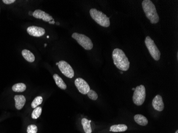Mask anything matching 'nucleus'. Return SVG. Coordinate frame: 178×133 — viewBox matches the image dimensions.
<instances>
[{
	"label": "nucleus",
	"instance_id": "obj_16",
	"mask_svg": "<svg viewBox=\"0 0 178 133\" xmlns=\"http://www.w3.org/2000/svg\"><path fill=\"white\" fill-rule=\"evenodd\" d=\"M127 129V127L124 124H119L111 126L110 128V131L113 132H123L126 131Z\"/></svg>",
	"mask_w": 178,
	"mask_h": 133
},
{
	"label": "nucleus",
	"instance_id": "obj_20",
	"mask_svg": "<svg viewBox=\"0 0 178 133\" xmlns=\"http://www.w3.org/2000/svg\"><path fill=\"white\" fill-rule=\"evenodd\" d=\"M42 108L40 107H38L34 109V110L32 113V118L33 119H38V118L40 117V115H41Z\"/></svg>",
	"mask_w": 178,
	"mask_h": 133
},
{
	"label": "nucleus",
	"instance_id": "obj_27",
	"mask_svg": "<svg viewBox=\"0 0 178 133\" xmlns=\"http://www.w3.org/2000/svg\"><path fill=\"white\" fill-rule=\"evenodd\" d=\"M176 133H178V130H176Z\"/></svg>",
	"mask_w": 178,
	"mask_h": 133
},
{
	"label": "nucleus",
	"instance_id": "obj_23",
	"mask_svg": "<svg viewBox=\"0 0 178 133\" xmlns=\"http://www.w3.org/2000/svg\"><path fill=\"white\" fill-rule=\"evenodd\" d=\"M2 2L6 4H10L14 3V2H16L15 0H3Z\"/></svg>",
	"mask_w": 178,
	"mask_h": 133
},
{
	"label": "nucleus",
	"instance_id": "obj_18",
	"mask_svg": "<svg viewBox=\"0 0 178 133\" xmlns=\"http://www.w3.org/2000/svg\"><path fill=\"white\" fill-rule=\"evenodd\" d=\"M26 89V85L22 83L16 84L12 87V89L14 92H23Z\"/></svg>",
	"mask_w": 178,
	"mask_h": 133
},
{
	"label": "nucleus",
	"instance_id": "obj_19",
	"mask_svg": "<svg viewBox=\"0 0 178 133\" xmlns=\"http://www.w3.org/2000/svg\"><path fill=\"white\" fill-rule=\"evenodd\" d=\"M42 102H43V97H42V96H38L36 97L34 99V100L32 102V104H31L32 108L35 109L36 108L38 107V105L42 104Z\"/></svg>",
	"mask_w": 178,
	"mask_h": 133
},
{
	"label": "nucleus",
	"instance_id": "obj_6",
	"mask_svg": "<svg viewBox=\"0 0 178 133\" xmlns=\"http://www.w3.org/2000/svg\"><path fill=\"white\" fill-rule=\"evenodd\" d=\"M146 99V89L143 85L138 86L135 88L133 96V101L136 105H141Z\"/></svg>",
	"mask_w": 178,
	"mask_h": 133
},
{
	"label": "nucleus",
	"instance_id": "obj_1",
	"mask_svg": "<svg viewBox=\"0 0 178 133\" xmlns=\"http://www.w3.org/2000/svg\"><path fill=\"white\" fill-rule=\"evenodd\" d=\"M114 64L119 70L127 71L130 68V62L124 52L119 49H115L112 54Z\"/></svg>",
	"mask_w": 178,
	"mask_h": 133
},
{
	"label": "nucleus",
	"instance_id": "obj_10",
	"mask_svg": "<svg viewBox=\"0 0 178 133\" xmlns=\"http://www.w3.org/2000/svg\"><path fill=\"white\" fill-rule=\"evenodd\" d=\"M33 16L34 18L39 19H42L46 22H49L51 20H54L51 16H50L49 14L41 10H35L33 14Z\"/></svg>",
	"mask_w": 178,
	"mask_h": 133
},
{
	"label": "nucleus",
	"instance_id": "obj_25",
	"mask_svg": "<svg viewBox=\"0 0 178 133\" xmlns=\"http://www.w3.org/2000/svg\"><path fill=\"white\" fill-rule=\"evenodd\" d=\"M33 12H29V14H30V15H32V16H33Z\"/></svg>",
	"mask_w": 178,
	"mask_h": 133
},
{
	"label": "nucleus",
	"instance_id": "obj_5",
	"mask_svg": "<svg viewBox=\"0 0 178 133\" xmlns=\"http://www.w3.org/2000/svg\"><path fill=\"white\" fill-rule=\"evenodd\" d=\"M144 43L152 58L156 61H158L160 59V51L158 50L154 41L149 36H147Z\"/></svg>",
	"mask_w": 178,
	"mask_h": 133
},
{
	"label": "nucleus",
	"instance_id": "obj_17",
	"mask_svg": "<svg viewBox=\"0 0 178 133\" xmlns=\"http://www.w3.org/2000/svg\"><path fill=\"white\" fill-rule=\"evenodd\" d=\"M91 122V120H89L86 118H83L82 119V125L83 126V129L85 133H92V128L90 125Z\"/></svg>",
	"mask_w": 178,
	"mask_h": 133
},
{
	"label": "nucleus",
	"instance_id": "obj_9",
	"mask_svg": "<svg viewBox=\"0 0 178 133\" xmlns=\"http://www.w3.org/2000/svg\"><path fill=\"white\" fill-rule=\"evenodd\" d=\"M28 34L34 37H41L46 33V30L42 27L38 26H30L27 29Z\"/></svg>",
	"mask_w": 178,
	"mask_h": 133
},
{
	"label": "nucleus",
	"instance_id": "obj_12",
	"mask_svg": "<svg viewBox=\"0 0 178 133\" xmlns=\"http://www.w3.org/2000/svg\"><path fill=\"white\" fill-rule=\"evenodd\" d=\"M14 100L15 101V107L17 110H21L24 107L26 103V98L22 95H17L14 96Z\"/></svg>",
	"mask_w": 178,
	"mask_h": 133
},
{
	"label": "nucleus",
	"instance_id": "obj_13",
	"mask_svg": "<svg viewBox=\"0 0 178 133\" xmlns=\"http://www.w3.org/2000/svg\"><path fill=\"white\" fill-rule=\"evenodd\" d=\"M22 57L27 61L29 62H33L35 61V56L33 53L29 50L24 49L22 51Z\"/></svg>",
	"mask_w": 178,
	"mask_h": 133
},
{
	"label": "nucleus",
	"instance_id": "obj_11",
	"mask_svg": "<svg viewBox=\"0 0 178 133\" xmlns=\"http://www.w3.org/2000/svg\"><path fill=\"white\" fill-rule=\"evenodd\" d=\"M152 105L154 109L157 111H162L164 108V104L162 96L160 95L156 96L152 100Z\"/></svg>",
	"mask_w": 178,
	"mask_h": 133
},
{
	"label": "nucleus",
	"instance_id": "obj_15",
	"mask_svg": "<svg viewBox=\"0 0 178 133\" xmlns=\"http://www.w3.org/2000/svg\"><path fill=\"white\" fill-rule=\"evenodd\" d=\"M134 119L135 121L139 125L144 126L148 123V121L146 118L141 115H136L134 117Z\"/></svg>",
	"mask_w": 178,
	"mask_h": 133
},
{
	"label": "nucleus",
	"instance_id": "obj_21",
	"mask_svg": "<svg viewBox=\"0 0 178 133\" xmlns=\"http://www.w3.org/2000/svg\"><path fill=\"white\" fill-rule=\"evenodd\" d=\"M87 96L92 100H96L98 97L97 93L92 89H90L89 91V92L87 93Z\"/></svg>",
	"mask_w": 178,
	"mask_h": 133
},
{
	"label": "nucleus",
	"instance_id": "obj_8",
	"mask_svg": "<svg viewBox=\"0 0 178 133\" xmlns=\"http://www.w3.org/2000/svg\"><path fill=\"white\" fill-rule=\"evenodd\" d=\"M75 85L79 91L82 94H87L90 90L89 84L85 80H83L81 78H78L76 79L75 80Z\"/></svg>",
	"mask_w": 178,
	"mask_h": 133
},
{
	"label": "nucleus",
	"instance_id": "obj_24",
	"mask_svg": "<svg viewBox=\"0 0 178 133\" xmlns=\"http://www.w3.org/2000/svg\"><path fill=\"white\" fill-rule=\"evenodd\" d=\"M49 24H55V22H54V20H53V21H52V22H51H51H50Z\"/></svg>",
	"mask_w": 178,
	"mask_h": 133
},
{
	"label": "nucleus",
	"instance_id": "obj_14",
	"mask_svg": "<svg viewBox=\"0 0 178 133\" xmlns=\"http://www.w3.org/2000/svg\"><path fill=\"white\" fill-rule=\"evenodd\" d=\"M53 78H54V80L55 81L56 85L60 88L63 89V90H65V89L67 88V85H66L65 83L63 81L62 78L60 77L58 74H54V76H53Z\"/></svg>",
	"mask_w": 178,
	"mask_h": 133
},
{
	"label": "nucleus",
	"instance_id": "obj_2",
	"mask_svg": "<svg viewBox=\"0 0 178 133\" xmlns=\"http://www.w3.org/2000/svg\"><path fill=\"white\" fill-rule=\"evenodd\" d=\"M143 10L147 18L152 24L158 23L160 18L154 4L150 0H144L142 2Z\"/></svg>",
	"mask_w": 178,
	"mask_h": 133
},
{
	"label": "nucleus",
	"instance_id": "obj_26",
	"mask_svg": "<svg viewBox=\"0 0 178 133\" xmlns=\"http://www.w3.org/2000/svg\"><path fill=\"white\" fill-rule=\"evenodd\" d=\"M47 44H44V46H45V47H46V46H47Z\"/></svg>",
	"mask_w": 178,
	"mask_h": 133
},
{
	"label": "nucleus",
	"instance_id": "obj_29",
	"mask_svg": "<svg viewBox=\"0 0 178 133\" xmlns=\"http://www.w3.org/2000/svg\"><path fill=\"white\" fill-rule=\"evenodd\" d=\"M56 65H58V62H57V63H56Z\"/></svg>",
	"mask_w": 178,
	"mask_h": 133
},
{
	"label": "nucleus",
	"instance_id": "obj_7",
	"mask_svg": "<svg viewBox=\"0 0 178 133\" xmlns=\"http://www.w3.org/2000/svg\"><path fill=\"white\" fill-rule=\"evenodd\" d=\"M58 68L61 71L62 74L65 76L66 77L72 78L74 76V72L71 66L69 64L65 61H60L58 62Z\"/></svg>",
	"mask_w": 178,
	"mask_h": 133
},
{
	"label": "nucleus",
	"instance_id": "obj_3",
	"mask_svg": "<svg viewBox=\"0 0 178 133\" xmlns=\"http://www.w3.org/2000/svg\"><path fill=\"white\" fill-rule=\"evenodd\" d=\"M90 14L93 20L103 27H108L110 26L109 18L103 12L95 9H91L90 10Z\"/></svg>",
	"mask_w": 178,
	"mask_h": 133
},
{
	"label": "nucleus",
	"instance_id": "obj_28",
	"mask_svg": "<svg viewBox=\"0 0 178 133\" xmlns=\"http://www.w3.org/2000/svg\"><path fill=\"white\" fill-rule=\"evenodd\" d=\"M135 88H133L132 90H133V91H135Z\"/></svg>",
	"mask_w": 178,
	"mask_h": 133
},
{
	"label": "nucleus",
	"instance_id": "obj_30",
	"mask_svg": "<svg viewBox=\"0 0 178 133\" xmlns=\"http://www.w3.org/2000/svg\"><path fill=\"white\" fill-rule=\"evenodd\" d=\"M47 38H49V36H47Z\"/></svg>",
	"mask_w": 178,
	"mask_h": 133
},
{
	"label": "nucleus",
	"instance_id": "obj_4",
	"mask_svg": "<svg viewBox=\"0 0 178 133\" xmlns=\"http://www.w3.org/2000/svg\"><path fill=\"white\" fill-rule=\"evenodd\" d=\"M71 37L85 50H90L93 48V43L91 39L87 36H85V35L74 33Z\"/></svg>",
	"mask_w": 178,
	"mask_h": 133
},
{
	"label": "nucleus",
	"instance_id": "obj_22",
	"mask_svg": "<svg viewBox=\"0 0 178 133\" xmlns=\"http://www.w3.org/2000/svg\"><path fill=\"white\" fill-rule=\"evenodd\" d=\"M27 133H37L38 127L35 125H30L27 127Z\"/></svg>",
	"mask_w": 178,
	"mask_h": 133
}]
</instances>
